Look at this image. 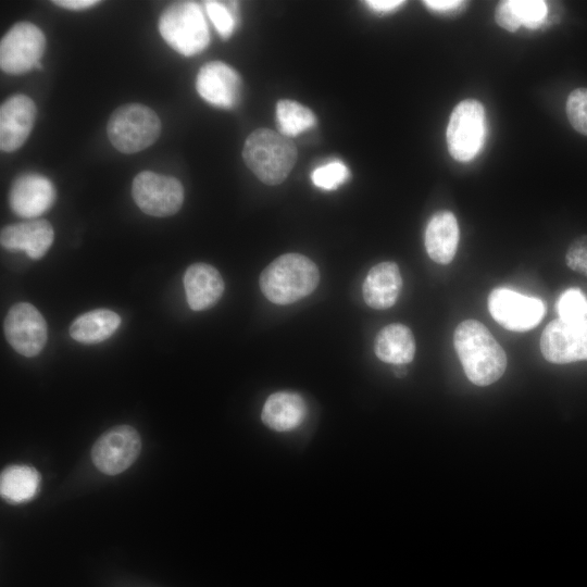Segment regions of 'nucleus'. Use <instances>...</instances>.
I'll use <instances>...</instances> for the list:
<instances>
[{
	"mask_svg": "<svg viewBox=\"0 0 587 587\" xmlns=\"http://www.w3.org/2000/svg\"><path fill=\"white\" fill-rule=\"evenodd\" d=\"M159 32L170 47L185 57L202 52L210 42L202 10L192 1L168 5L160 15Z\"/></svg>",
	"mask_w": 587,
	"mask_h": 587,
	"instance_id": "20e7f679",
	"label": "nucleus"
},
{
	"mask_svg": "<svg viewBox=\"0 0 587 587\" xmlns=\"http://www.w3.org/2000/svg\"><path fill=\"white\" fill-rule=\"evenodd\" d=\"M4 335L11 347L20 354L35 357L43 349L48 327L41 313L28 302H18L8 312Z\"/></svg>",
	"mask_w": 587,
	"mask_h": 587,
	"instance_id": "f8f14e48",
	"label": "nucleus"
},
{
	"mask_svg": "<svg viewBox=\"0 0 587 587\" xmlns=\"http://www.w3.org/2000/svg\"><path fill=\"white\" fill-rule=\"evenodd\" d=\"M40 474L28 465H11L1 472L0 494L10 503L32 500L39 490Z\"/></svg>",
	"mask_w": 587,
	"mask_h": 587,
	"instance_id": "5701e85b",
	"label": "nucleus"
},
{
	"mask_svg": "<svg viewBox=\"0 0 587 587\" xmlns=\"http://www.w3.org/2000/svg\"><path fill=\"white\" fill-rule=\"evenodd\" d=\"M55 198L57 192L51 180L38 173L18 176L9 192L12 211L26 218L37 217L47 212Z\"/></svg>",
	"mask_w": 587,
	"mask_h": 587,
	"instance_id": "4468645a",
	"label": "nucleus"
},
{
	"mask_svg": "<svg viewBox=\"0 0 587 587\" xmlns=\"http://www.w3.org/2000/svg\"><path fill=\"white\" fill-rule=\"evenodd\" d=\"M37 115L34 101L22 93L9 97L0 107V148L13 152L28 138Z\"/></svg>",
	"mask_w": 587,
	"mask_h": 587,
	"instance_id": "2eb2a0df",
	"label": "nucleus"
},
{
	"mask_svg": "<svg viewBox=\"0 0 587 587\" xmlns=\"http://www.w3.org/2000/svg\"><path fill=\"white\" fill-rule=\"evenodd\" d=\"M349 176L347 165L339 160H334L314 168L311 180L320 189L335 190L345 184Z\"/></svg>",
	"mask_w": 587,
	"mask_h": 587,
	"instance_id": "a878e982",
	"label": "nucleus"
},
{
	"mask_svg": "<svg viewBox=\"0 0 587 587\" xmlns=\"http://www.w3.org/2000/svg\"><path fill=\"white\" fill-rule=\"evenodd\" d=\"M376 357L394 365L410 363L415 355V339L412 330L400 323L382 328L374 341Z\"/></svg>",
	"mask_w": 587,
	"mask_h": 587,
	"instance_id": "412c9836",
	"label": "nucleus"
},
{
	"mask_svg": "<svg viewBox=\"0 0 587 587\" xmlns=\"http://www.w3.org/2000/svg\"><path fill=\"white\" fill-rule=\"evenodd\" d=\"M367 7L372 9L375 12L383 13V12H390L399 7H401L404 1L400 0H370L365 1Z\"/></svg>",
	"mask_w": 587,
	"mask_h": 587,
	"instance_id": "2f4dec72",
	"label": "nucleus"
},
{
	"mask_svg": "<svg viewBox=\"0 0 587 587\" xmlns=\"http://www.w3.org/2000/svg\"><path fill=\"white\" fill-rule=\"evenodd\" d=\"M184 287L190 309L202 311L220 300L224 292V280L214 266L195 263L185 272Z\"/></svg>",
	"mask_w": 587,
	"mask_h": 587,
	"instance_id": "6ab92c4d",
	"label": "nucleus"
},
{
	"mask_svg": "<svg viewBox=\"0 0 587 587\" xmlns=\"http://www.w3.org/2000/svg\"><path fill=\"white\" fill-rule=\"evenodd\" d=\"M555 309L560 319H587V297L578 288H569L560 295Z\"/></svg>",
	"mask_w": 587,
	"mask_h": 587,
	"instance_id": "bb28decb",
	"label": "nucleus"
},
{
	"mask_svg": "<svg viewBox=\"0 0 587 587\" xmlns=\"http://www.w3.org/2000/svg\"><path fill=\"white\" fill-rule=\"evenodd\" d=\"M108 137L122 153H136L151 146L160 136L161 121L158 114L141 103H127L111 114Z\"/></svg>",
	"mask_w": 587,
	"mask_h": 587,
	"instance_id": "39448f33",
	"label": "nucleus"
},
{
	"mask_svg": "<svg viewBox=\"0 0 587 587\" xmlns=\"http://www.w3.org/2000/svg\"><path fill=\"white\" fill-rule=\"evenodd\" d=\"M204 4L207 14L220 36L224 39L229 38L238 21L236 2L205 1Z\"/></svg>",
	"mask_w": 587,
	"mask_h": 587,
	"instance_id": "393cba45",
	"label": "nucleus"
},
{
	"mask_svg": "<svg viewBox=\"0 0 587 587\" xmlns=\"http://www.w3.org/2000/svg\"><path fill=\"white\" fill-rule=\"evenodd\" d=\"M307 415L303 398L292 391H277L265 401L261 419L271 429L289 432L301 425Z\"/></svg>",
	"mask_w": 587,
	"mask_h": 587,
	"instance_id": "aec40b11",
	"label": "nucleus"
},
{
	"mask_svg": "<svg viewBox=\"0 0 587 587\" xmlns=\"http://www.w3.org/2000/svg\"><path fill=\"white\" fill-rule=\"evenodd\" d=\"M401 288L399 266L395 262L385 261L369 271L363 282L362 296L372 309L386 310L396 303Z\"/></svg>",
	"mask_w": 587,
	"mask_h": 587,
	"instance_id": "f3484780",
	"label": "nucleus"
},
{
	"mask_svg": "<svg viewBox=\"0 0 587 587\" xmlns=\"http://www.w3.org/2000/svg\"><path fill=\"white\" fill-rule=\"evenodd\" d=\"M496 23L508 32H515L521 25V21L511 8L509 1H501L495 12Z\"/></svg>",
	"mask_w": 587,
	"mask_h": 587,
	"instance_id": "7c9ffc66",
	"label": "nucleus"
},
{
	"mask_svg": "<svg viewBox=\"0 0 587 587\" xmlns=\"http://www.w3.org/2000/svg\"><path fill=\"white\" fill-rule=\"evenodd\" d=\"M54 232L46 220L7 225L0 234V242L10 251H25L32 259H40L53 242Z\"/></svg>",
	"mask_w": 587,
	"mask_h": 587,
	"instance_id": "dca6fc26",
	"label": "nucleus"
},
{
	"mask_svg": "<svg viewBox=\"0 0 587 587\" xmlns=\"http://www.w3.org/2000/svg\"><path fill=\"white\" fill-rule=\"evenodd\" d=\"M565 112L571 126L587 136V88L572 90L567 96Z\"/></svg>",
	"mask_w": 587,
	"mask_h": 587,
	"instance_id": "cd10ccee",
	"label": "nucleus"
},
{
	"mask_svg": "<svg viewBox=\"0 0 587 587\" xmlns=\"http://www.w3.org/2000/svg\"><path fill=\"white\" fill-rule=\"evenodd\" d=\"M459 237L458 221L451 211L441 210L434 213L424 233L428 257L438 264H449L455 255Z\"/></svg>",
	"mask_w": 587,
	"mask_h": 587,
	"instance_id": "a211bd4d",
	"label": "nucleus"
},
{
	"mask_svg": "<svg viewBox=\"0 0 587 587\" xmlns=\"http://www.w3.org/2000/svg\"><path fill=\"white\" fill-rule=\"evenodd\" d=\"M276 122L282 135L295 137L316 124L313 112L292 100H280L276 104Z\"/></svg>",
	"mask_w": 587,
	"mask_h": 587,
	"instance_id": "b1692460",
	"label": "nucleus"
},
{
	"mask_svg": "<svg viewBox=\"0 0 587 587\" xmlns=\"http://www.w3.org/2000/svg\"><path fill=\"white\" fill-rule=\"evenodd\" d=\"M240 87L238 73L221 61L203 64L196 78L199 96L217 108H234L239 100Z\"/></svg>",
	"mask_w": 587,
	"mask_h": 587,
	"instance_id": "ddd939ff",
	"label": "nucleus"
},
{
	"mask_svg": "<svg viewBox=\"0 0 587 587\" xmlns=\"http://www.w3.org/2000/svg\"><path fill=\"white\" fill-rule=\"evenodd\" d=\"M52 2L68 10H85L99 3L96 0H57Z\"/></svg>",
	"mask_w": 587,
	"mask_h": 587,
	"instance_id": "72a5a7b5",
	"label": "nucleus"
},
{
	"mask_svg": "<svg viewBox=\"0 0 587 587\" xmlns=\"http://www.w3.org/2000/svg\"><path fill=\"white\" fill-rule=\"evenodd\" d=\"M487 307L492 319L512 332L533 329L541 322L546 312L540 299L504 287L496 288L489 294Z\"/></svg>",
	"mask_w": 587,
	"mask_h": 587,
	"instance_id": "9d476101",
	"label": "nucleus"
},
{
	"mask_svg": "<svg viewBox=\"0 0 587 587\" xmlns=\"http://www.w3.org/2000/svg\"><path fill=\"white\" fill-rule=\"evenodd\" d=\"M121 317L108 309H97L76 317L70 326L71 337L83 344L108 339L118 328Z\"/></svg>",
	"mask_w": 587,
	"mask_h": 587,
	"instance_id": "4be33fe9",
	"label": "nucleus"
},
{
	"mask_svg": "<svg viewBox=\"0 0 587 587\" xmlns=\"http://www.w3.org/2000/svg\"><path fill=\"white\" fill-rule=\"evenodd\" d=\"M569 268L587 277V235L575 238L565 253Z\"/></svg>",
	"mask_w": 587,
	"mask_h": 587,
	"instance_id": "c756f323",
	"label": "nucleus"
},
{
	"mask_svg": "<svg viewBox=\"0 0 587 587\" xmlns=\"http://www.w3.org/2000/svg\"><path fill=\"white\" fill-rule=\"evenodd\" d=\"M509 3L522 25L527 28H537L545 21L547 4L541 0H509Z\"/></svg>",
	"mask_w": 587,
	"mask_h": 587,
	"instance_id": "c85d7f7f",
	"label": "nucleus"
},
{
	"mask_svg": "<svg viewBox=\"0 0 587 587\" xmlns=\"http://www.w3.org/2000/svg\"><path fill=\"white\" fill-rule=\"evenodd\" d=\"M141 439L130 425H117L103 433L91 448L95 466L107 475H117L138 458Z\"/></svg>",
	"mask_w": 587,
	"mask_h": 587,
	"instance_id": "9b49d317",
	"label": "nucleus"
},
{
	"mask_svg": "<svg viewBox=\"0 0 587 587\" xmlns=\"http://www.w3.org/2000/svg\"><path fill=\"white\" fill-rule=\"evenodd\" d=\"M423 3L433 11L442 12L457 9L464 2L454 0H426Z\"/></svg>",
	"mask_w": 587,
	"mask_h": 587,
	"instance_id": "473e14b6",
	"label": "nucleus"
},
{
	"mask_svg": "<svg viewBox=\"0 0 587 587\" xmlns=\"http://www.w3.org/2000/svg\"><path fill=\"white\" fill-rule=\"evenodd\" d=\"M46 49L41 29L29 22L14 24L0 41V67L8 74H24L39 67Z\"/></svg>",
	"mask_w": 587,
	"mask_h": 587,
	"instance_id": "0eeeda50",
	"label": "nucleus"
},
{
	"mask_svg": "<svg viewBox=\"0 0 587 587\" xmlns=\"http://www.w3.org/2000/svg\"><path fill=\"white\" fill-rule=\"evenodd\" d=\"M453 347L470 382L488 386L507 369L503 348L489 329L476 320H464L454 329Z\"/></svg>",
	"mask_w": 587,
	"mask_h": 587,
	"instance_id": "f257e3e1",
	"label": "nucleus"
},
{
	"mask_svg": "<svg viewBox=\"0 0 587 587\" xmlns=\"http://www.w3.org/2000/svg\"><path fill=\"white\" fill-rule=\"evenodd\" d=\"M486 136V114L483 104L465 99L453 109L447 127L450 155L460 162L471 161L479 152Z\"/></svg>",
	"mask_w": 587,
	"mask_h": 587,
	"instance_id": "423d86ee",
	"label": "nucleus"
},
{
	"mask_svg": "<svg viewBox=\"0 0 587 587\" xmlns=\"http://www.w3.org/2000/svg\"><path fill=\"white\" fill-rule=\"evenodd\" d=\"M297 155V148L288 137L266 128L252 132L242 148L246 165L262 183L271 186L286 179Z\"/></svg>",
	"mask_w": 587,
	"mask_h": 587,
	"instance_id": "7ed1b4c3",
	"label": "nucleus"
},
{
	"mask_svg": "<svg viewBox=\"0 0 587 587\" xmlns=\"http://www.w3.org/2000/svg\"><path fill=\"white\" fill-rule=\"evenodd\" d=\"M320 282L316 264L300 253H286L271 262L261 273L263 295L275 304H290L309 296Z\"/></svg>",
	"mask_w": 587,
	"mask_h": 587,
	"instance_id": "f03ea898",
	"label": "nucleus"
},
{
	"mask_svg": "<svg viewBox=\"0 0 587 587\" xmlns=\"http://www.w3.org/2000/svg\"><path fill=\"white\" fill-rule=\"evenodd\" d=\"M132 193L143 213L157 217L175 214L184 201V188L178 179L150 171L135 176Z\"/></svg>",
	"mask_w": 587,
	"mask_h": 587,
	"instance_id": "6e6552de",
	"label": "nucleus"
},
{
	"mask_svg": "<svg viewBox=\"0 0 587 587\" xmlns=\"http://www.w3.org/2000/svg\"><path fill=\"white\" fill-rule=\"evenodd\" d=\"M539 347L550 363L587 360V319L552 320L541 333Z\"/></svg>",
	"mask_w": 587,
	"mask_h": 587,
	"instance_id": "1a4fd4ad",
	"label": "nucleus"
}]
</instances>
